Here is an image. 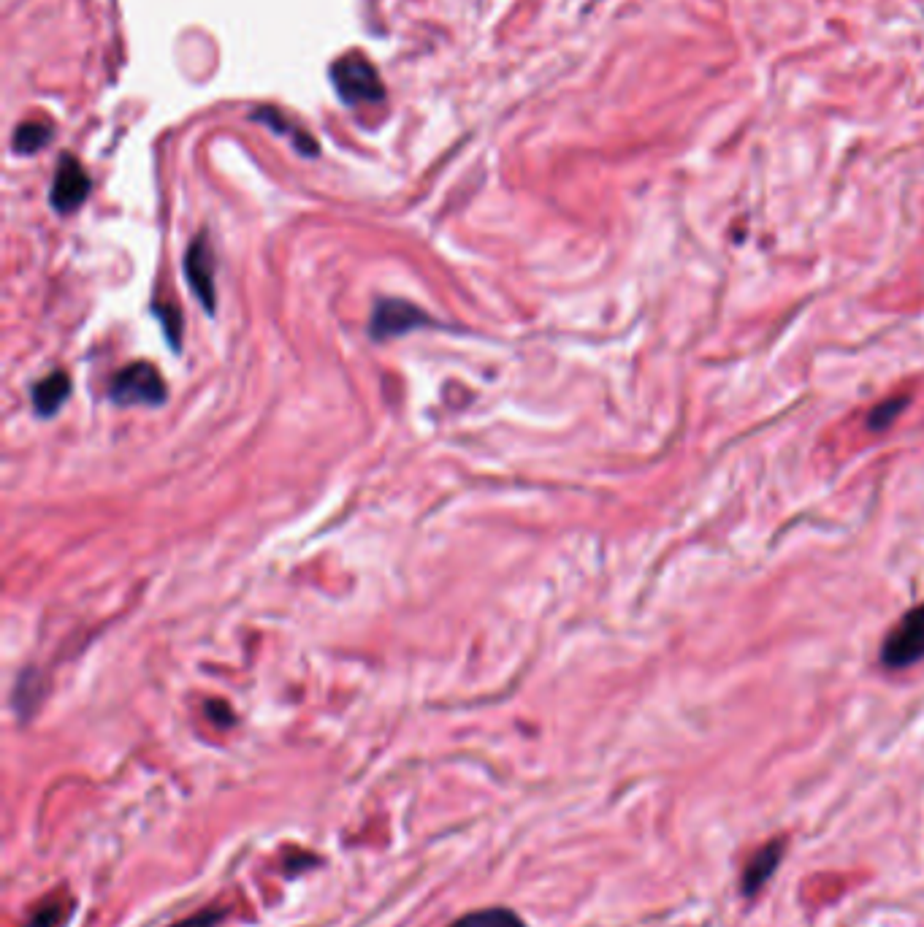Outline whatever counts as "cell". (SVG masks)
Masks as SVG:
<instances>
[{"label": "cell", "mask_w": 924, "mask_h": 927, "mask_svg": "<svg viewBox=\"0 0 924 927\" xmlns=\"http://www.w3.org/2000/svg\"><path fill=\"white\" fill-rule=\"evenodd\" d=\"M450 927H523V922L507 909H488L480 914H467Z\"/></svg>", "instance_id": "11"}, {"label": "cell", "mask_w": 924, "mask_h": 927, "mask_svg": "<svg viewBox=\"0 0 924 927\" xmlns=\"http://www.w3.org/2000/svg\"><path fill=\"white\" fill-rule=\"evenodd\" d=\"M90 188H93V182L87 177V171L82 169V163L74 155H63L57 163L52 190H49V204L60 215H68L87 201Z\"/></svg>", "instance_id": "6"}, {"label": "cell", "mask_w": 924, "mask_h": 927, "mask_svg": "<svg viewBox=\"0 0 924 927\" xmlns=\"http://www.w3.org/2000/svg\"><path fill=\"white\" fill-rule=\"evenodd\" d=\"M166 383L152 364L136 361V364L122 366L120 372L112 377L109 396L114 404H147V407H160L166 402Z\"/></svg>", "instance_id": "2"}, {"label": "cell", "mask_w": 924, "mask_h": 927, "mask_svg": "<svg viewBox=\"0 0 924 927\" xmlns=\"http://www.w3.org/2000/svg\"><path fill=\"white\" fill-rule=\"evenodd\" d=\"M49 141H52V125L44 120H28L19 122L11 147L19 155H36L38 150H44Z\"/></svg>", "instance_id": "10"}, {"label": "cell", "mask_w": 924, "mask_h": 927, "mask_svg": "<svg viewBox=\"0 0 924 927\" xmlns=\"http://www.w3.org/2000/svg\"><path fill=\"white\" fill-rule=\"evenodd\" d=\"M784 852H786L784 841H770L746 862V868H743V879H740V887H743L746 895H754V892H759L762 887H765V881L775 873V868H778V862H781Z\"/></svg>", "instance_id": "7"}, {"label": "cell", "mask_w": 924, "mask_h": 927, "mask_svg": "<svg viewBox=\"0 0 924 927\" xmlns=\"http://www.w3.org/2000/svg\"><path fill=\"white\" fill-rule=\"evenodd\" d=\"M906 407H908L906 396L876 404V407H873V410H870V415H868V426H870V429H878V431L887 429V426H892V421H897V415L906 410Z\"/></svg>", "instance_id": "12"}, {"label": "cell", "mask_w": 924, "mask_h": 927, "mask_svg": "<svg viewBox=\"0 0 924 927\" xmlns=\"http://www.w3.org/2000/svg\"><path fill=\"white\" fill-rule=\"evenodd\" d=\"M437 326L434 320L423 312L420 307L410 304L404 299H380L374 304L372 323H369V337L374 342H385V339L404 337L415 328Z\"/></svg>", "instance_id": "4"}, {"label": "cell", "mask_w": 924, "mask_h": 927, "mask_svg": "<svg viewBox=\"0 0 924 927\" xmlns=\"http://www.w3.org/2000/svg\"><path fill=\"white\" fill-rule=\"evenodd\" d=\"M924 659V605H916L900 618L881 646V665L906 670Z\"/></svg>", "instance_id": "3"}, {"label": "cell", "mask_w": 924, "mask_h": 927, "mask_svg": "<svg viewBox=\"0 0 924 927\" xmlns=\"http://www.w3.org/2000/svg\"><path fill=\"white\" fill-rule=\"evenodd\" d=\"M217 922V914H198V917H190L185 922H179L177 927H212Z\"/></svg>", "instance_id": "14"}, {"label": "cell", "mask_w": 924, "mask_h": 927, "mask_svg": "<svg viewBox=\"0 0 924 927\" xmlns=\"http://www.w3.org/2000/svg\"><path fill=\"white\" fill-rule=\"evenodd\" d=\"M152 312H155V318H158L160 323H163V328H166L171 345L179 350V342H182V315H179V309L174 307V304L155 301V304H152Z\"/></svg>", "instance_id": "13"}, {"label": "cell", "mask_w": 924, "mask_h": 927, "mask_svg": "<svg viewBox=\"0 0 924 927\" xmlns=\"http://www.w3.org/2000/svg\"><path fill=\"white\" fill-rule=\"evenodd\" d=\"M252 120L263 122V125H269L271 131L280 133V136H288L290 144L301 152V155H318V141L312 139L301 125L296 122H290L285 114H280L277 109H258V112L252 114Z\"/></svg>", "instance_id": "9"}, {"label": "cell", "mask_w": 924, "mask_h": 927, "mask_svg": "<svg viewBox=\"0 0 924 927\" xmlns=\"http://www.w3.org/2000/svg\"><path fill=\"white\" fill-rule=\"evenodd\" d=\"M331 85L347 106H372L385 98L383 79L377 68L361 55H342L331 63Z\"/></svg>", "instance_id": "1"}, {"label": "cell", "mask_w": 924, "mask_h": 927, "mask_svg": "<svg viewBox=\"0 0 924 927\" xmlns=\"http://www.w3.org/2000/svg\"><path fill=\"white\" fill-rule=\"evenodd\" d=\"M185 277L190 291L204 304L206 312H215L217 291H215V253L209 247L206 234H198L185 253Z\"/></svg>", "instance_id": "5"}, {"label": "cell", "mask_w": 924, "mask_h": 927, "mask_svg": "<svg viewBox=\"0 0 924 927\" xmlns=\"http://www.w3.org/2000/svg\"><path fill=\"white\" fill-rule=\"evenodd\" d=\"M68 394H71V377L66 372H52L41 383L33 385V407L38 415L49 418L66 404Z\"/></svg>", "instance_id": "8"}]
</instances>
